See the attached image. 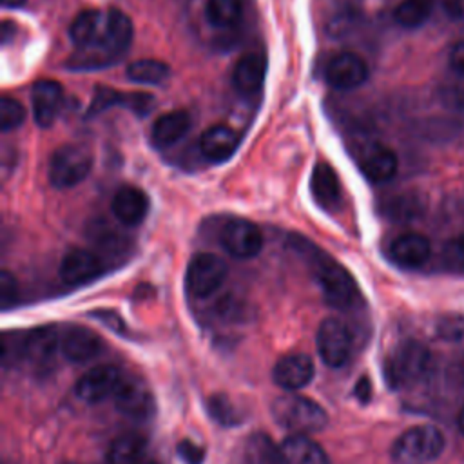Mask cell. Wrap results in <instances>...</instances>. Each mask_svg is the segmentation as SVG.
Segmentation results:
<instances>
[{"label":"cell","mask_w":464,"mask_h":464,"mask_svg":"<svg viewBox=\"0 0 464 464\" xmlns=\"http://www.w3.org/2000/svg\"><path fill=\"white\" fill-rule=\"evenodd\" d=\"M121 373L112 364H100L87 370L76 382V395L80 401L94 404L114 393Z\"/></svg>","instance_id":"11"},{"label":"cell","mask_w":464,"mask_h":464,"mask_svg":"<svg viewBox=\"0 0 464 464\" xmlns=\"http://www.w3.org/2000/svg\"><path fill=\"white\" fill-rule=\"evenodd\" d=\"M314 362L308 355L304 353H290L281 357L274 370H272V377L274 382L286 390V392H295L304 388L312 379H314Z\"/></svg>","instance_id":"16"},{"label":"cell","mask_w":464,"mask_h":464,"mask_svg":"<svg viewBox=\"0 0 464 464\" xmlns=\"http://www.w3.org/2000/svg\"><path fill=\"white\" fill-rule=\"evenodd\" d=\"M317 352L330 368H341L352 353V334L348 326L335 317H326L317 328Z\"/></svg>","instance_id":"8"},{"label":"cell","mask_w":464,"mask_h":464,"mask_svg":"<svg viewBox=\"0 0 464 464\" xmlns=\"http://www.w3.org/2000/svg\"><path fill=\"white\" fill-rule=\"evenodd\" d=\"M67 464H74V462H67Z\"/></svg>","instance_id":"47"},{"label":"cell","mask_w":464,"mask_h":464,"mask_svg":"<svg viewBox=\"0 0 464 464\" xmlns=\"http://www.w3.org/2000/svg\"><path fill=\"white\" fill-rule=\"evenodd\" d=\"M141 464H156V462H141Z\"/></svg>","instance_id":"46"},{"label":"cell","mask_w":464,"mask_h":464,"mask_svg":"<svg viewBox=\"0 0 464 464\" xmlns=\"http://www.w3.org/2000/svg\"><path fill=\"white\" fill-rule=\"evenodd\" d=\"M448 377H450V381H451L455 386L464 388V352L450 364Z\"/></svg>","instance_id":"40"},{"label":"cell","mask_w":464,"mask_h":464,"mask_svg":"<svg viewBox=\"0 0 464 464\" xmlns=\"http://www.w3.org/2000/svg\"><path fill=\"white\" fill-rule=\"evenodd\" d=\"M442 261L450 270L464 272V234L450 239L444 245Z\"/></svg>","instance_id":"36"},{"label":"cell","mask_w":464,"mask_h":464,"mask_svg":"<svg viewBox=\"0 0 464 464\" xmlns=\"http://www.w3.org/2000/svg\"><path fill=\"white\" fill-rule=\"evenodd\" d=\"M190 129V116L185 111H170L161 114L152 123V141L158 147H170L178 143Z\"/></svg>","instance_id":"26"},{"label":"cell","mask_w":464,"mask_h":464,"mask_svg":"<svg viewBox=\"0 0 464 464\" xmlns=\"http://www.w3.org/2000/svg\"><path fill=\"white\" fill-rule=\"evenodd\" d=\"M178 453L185 464H201L205 459V450L192 440H181L178 444Z\"/></svg>","instance_id":"39"},{"label":"cell","mask_w":464,"mask_h":464,"mask_svg":"<svg viewBox=\"0 0 464 464\" xmlns=\"http://www.w3.org/2000/svg\"><path fill=\"white\" fill-rule=\"evenodd\" d=\"M446 446L442 431L433 424H419L402 431L392 446L397 464H430L437 460Z\"/></svg>","instance_id":"4"},{"label":"cell","mask_w":464,"mask_h":464,"mask_svg":"<svg viewBox=\"0 0 464 464\" xmlns=\"http://www.w3.org/2000/svg\"><path fill=\"white\" fill-rule=\"evenodd\" d=\"M96 315L100 317V321H103L112 330H116V328L121 330V321H120V317L116 314H112V312H96Z\"/></svg>","instance_id":"43"},{"label":"cell","mask_w":464,"mask_h":464,"mask_svg":"<svg viewBox=\"0 0 464 464\" xmlns=\"http://www.w3.org/2000/svg\"><path fill=\"white\" fill-rule=\"evenodd\" d=\"M270 413L281 428L299 435L321 431L328 424L323 406L304 395L286 393L277 397L270 406Z\"/></svg>","instance_id":"3"},{"label":"cell","mask_w":464,"mask_h":464,"mask_svg":"<svg viewBox=\"0 0 464 464\" xmlns=\"http://www.w3.org/2000/svg\"><path fill=\"white\" fill-rule=\"evenodd\" d=\"M433 372V355L419 341H402L384 361V375L392 388H410L424 382Z\"/></svg>","instance_id":"2"},{"label":"cell","mask_w":464,"mask_h":464,"mask_svg":"<svg viewBox=\"0 0 464 464\" xmlns=\"http://www.w3.org/2000/svg\"><path fill=\"white\" fill-rule=\"evenodd\" d=\"M357 163L361 172L373 183H384L392 179L399 169L397 154L382 143H370L362 147Z\"/></svg>","instance_id":"14"},{"label":"cell","mask_w":464,"mask_h":464,"mask_svg":"<svg viewBox=\"0 0 464 464\" xmlns=\"http://www.w3.org/2000/svg\"><path fill=\"white\" fill-rule=\"evenodd\" d=\"M112 397L116 408L129 419L149 420L156 411L154 395L141 377L121 375Z\"/></svg>","instance_id":"7"},{"label":"cell","mask_w":464,"mask_h":464,"mask_svg":"<svg viewBox=\"0 0 464 464\" xmlns=\"http://www.w3.org/2000/svg\"><path fill=\"white\" fill-rule=\"evenodd\" d=\"M114 218L125 227L140 225L149 210V198L147 194L132 185H123L114 192L111 203Z\"/></svg>","instance_id":"19"},{"label":"cell","mask_w":464,"mask_h":464,"mask_svg":"<svg viewBox=\"0 0 464 464\" xmlns=\"http://www.w3.org/2000/svg\"><path fill=\"white\" fill-rule=\"evenodd\" d=\"M243 14L241 0H207L205 18L210 25L218 29L234 27Z\"/></svg>","instance_id":"30"},{"label":"cell","mask_w":464,"mask_h":464,"mask_svg":"<svg viewBox=\"0 0 464 464\" xmlns=\"http://www.w3.org/2000/svg\"><path fill=\"white\" fill-rule=\"evenodd\" d=\"M324 80L334 89L350 91L368 80V65L359 54L344 51L330 58L324 67Z\"/></svg>","instance_id":"10"},{"label":"cell","mask_w":464,"mask_h":464,"mask_svg":"<svg viewBox=\"0 0 464 464\" xmlns=\"http://www.w3.org/2000/svg\"><path fill=\"white\" fill-rule=\"evenodd\" d=\"M370 392H372L370 381H368L366 377H361L359 382H357V386H355V395H357V399H359L361 402H366V401L370 399V395H372Z\"/></svg>","instance_id":"42"},{"label":"cell","mask_w":464,"mask_h":464,"mask_svg":"<svg viewBox=\"0 0 464 464\" xmlns=\"http://www.w3.org/2000/svg\"><path fill=\"white\" fill-rule=\"evenodd\" d=\"M388 254L402 268H419L430 259L431 243L420 232H404L390 243Z\"/></svg>","instance_id":"15"},{"label":"cell","mask_w":464,"mask_h":464,"mask_svg":"<svg viewBox=\"0 0 464 464\" xmlns=\"http://www.w3.org/2000/svg\"><path fill=\"white\" fill-rule=\"evenodd\" d=\"M207 411H208V415H210L216 422H219V424H223V426H234V424H239V422H241V413H239V410H237L225 395H219V393L208 397V401H207Z\"/></svg>","instance_id":"32"},{"label":"cell","mask_w":464,"mask_h":464,"mask_svg":"<svg viewBox=\"0 0 464 464\" xmlns=\"http://www.w3.org/2000/svg\"><path fill=\"white\" fill-rule=\"evenodd\" d=\"M125 105L134 114L147 116L152 111V107H154V98L150 94H147V92H130V94H127Z\"/></svg>","instance_id":"38"},{"label":"cell","mask_w":464,"mask_h":464,"mask_svg":"<svg viewBox=\"0 0 464 464\" xmlns=\"http://www.w3.org/2000/svg\"><path fill=\"white\" fill-rule=\"evenodd\" d=\"M132 42V22L130 18L112 7L105 13V27H103V36H102V44L98 47H94L92 51H98L100 54H103L107 60L109 56H116L121 54Z\"/></svg>","instance_id":"17"},{"label":"cell","mask_w":464,"mask_h":464,"mask_svg":"<svg viewBox=\"0 0 464 464\" xmlns=\"http://www.w3.org/2000/svg\"><path fill=\"white\" fill-rule=\"evenodd\" d=\"M457 426H459L460 433L464 435V406L460 408V411H459V415H457Z\"/></svg>","instance_id":"44"},{"label":"cell","mask_w":464,"mask_h":464,"mask_svg":"<svg viewBox=\"0 0 464 464\" xmlns=\"http://www.w3.org/2000/svg\"><path fill=\"white\" fill-rule=\"evenodd\" d=\"M147 451V440L138 433H125L112 440L109 448V464H141Z\"/></svg>","instance_id":"27"},{"label":"cell","mask_w":464,"mask_h":464,"mask_svg":"<svg viewBox=\"0 0 464 464\" xmlns=\"http://www.w3.org/2000/svg\"><path fill=\"white\" fill-rule=\"evenodd\" d=\"M60 352L67 361L83 364L103 352V341L98 334L83 326H71L60 335Z\"/></svg>","instance_id":"12"},{"label":"cell","mask_w":464,"mask_h":464,"mask_svg":"<svg viewBox=\"0 0 464 464\" xmlns=\"http://www.w3.org/2000/svg\"><path fill=\"white\" fill-rule=\"evenodd\" d=\"M25 120V111L14 98L4 96L0 100V127L4 132L18 129Z\"/></svg>","instance_id":"33"},{"label":"cell","mask_w":464,"mask_h":464,"mask_svg":"<svg viewBox=\"0 0 464 464\" xmlns=\"http://www.w3.org/2000/svg\"><path fill=\"white\" fill-rule=\"evenodd\" d=\"M219 243L232 257L250 259L261 252L263 234L252 221L232 218L221 227Z\"/></svg>","instance_id":"9"},{"label":"cell","mask_w":464,"mask_h":464,"mask_svg":"<svg viewBox=\"0 0 464 464\" xmlns=\"http://www.w3.org/2000/svg\"><path fill=\"white\" fill-rule=\"evenodd\" d=\"M56 350H60V335L54 328H38L24 335L22 357H25L31 364H47Z\"/></svg>","instance_id":"23"},{"label":"cell","mask_w":464,"mask_h":464,"mask_svg":"<svg viewBox=\"0 0 464 464\" xmlns=\"http://www.w3.org/2000/svg\"><path fill=\"white\" fill-rule=\"evenodd\" d=\"M295 248L306 257L312 266V272L321 286L324 301L339 310H348L359 301V288L352 274L339 265L335 259L326 256L306 237H297L294 241Z\"/></svg>","instance_id":"1"},{"label":"cell","mask_w":464,"mask_h":464,"mask_svg":"<svg viewBox=\"0 0 464 464\" xmlns=\"http://www.w3.org/2000/svg\"><path fill=\"white\" fill-rule=\"evenodd\" d=\"M450 65L457 74L464 76V40L459 42L457 45H453V49L450 53Z\"/></svg>","instance_id":"41"},{"label":"cell","mask_w":464,"mask_h":464,"mask_svg":"<svg viewBox=\"0 0 464 464\" xmlns=\"http://www.w3.org/2000/svg\"><path fill=\"white\" fill-rule=\"evenodd\" d=\"M286 464H330L324 450L308 435L292 433L281 444Z\"/></svg>","instance_id":"24"},{"label":"cell","mask_w":464,"mask_h":464,"mask_svg":"<svg viewBox=\"0 0 464 464\" xmlns=\"http://www.w3.org/2000/svg\"><path fill=\"white\" fill-rule=\"evenodd\" d=\"M125 74L134 83L158 85V83H163L170 76V69L161 60L141 58V60H136L130 65H127Z\"/></svg>","instance_id":"29"},{"label":"cell","mask_w":464,"mask_h":464,"mask_svg":"<svg viewBox=\"0 0 464 464\" xmlns=\"http://www.w3.org/2000/svg\"><path fill=\"white\" fill-rule=\"evenodd\" d=\"M437 335L448 343H459L464 339V315L444 314L437 321Z\"/></svg>","instance_id":"35"},{"label":"cell","mask_w":464,"mask_h":464,"mask_svg":"<svg viewBox=\"0 0 464 464\" xmlns=\"http://www.w3.org/2000/svg\"><path fill=\"white\" fill-rule=\"evenodd\" d=\"M18 297V285L16 279L11 272L2 270L0 272V301L4 308H9L11 304H14Z\"/></svg>","instance_id":"37"},{"label":"cell","mask_w":464,"mask_h":464,"mask_svg":"<svg viewBox=\"0 0 464 464\" xmlns=\"http://www.w3.org/2000/svg\"><path fill=\"white\" fill-rule=\"evenodd\" d=\"M310 190L315 203L324 210L334 212L341 207V201H343L341 183L330 163L326 161L315 163L310 178Z\"/></svg>","instance_id":"20"},{"label":"cell","mask_w":464,"mask_h":464,"mask_svg":"<svg viewBox=\"0 0 464 464\" xmlns=\"http://www.w3.org/2000/svg\"><path fill=\"white\" fill-rule=\"evenodd\" d=\"M102 259L87 248H71L60 261V277L71 286L92 281L102 274Z\"/></svg>","instance_id":"13"},{"label":"cell","mask_w":464,"mask_h":464,"mask_svg":"<svg viewBox=\"0 0 464 464\" xmlns=\"http://www.w3.org/2000/svg\"><path fill=\"white\" fill-rule=\"evenodd\" d=\"M433 5L435 0H401L393 11V18L399 25L413 29L428 20Z\"/></svg>","instance_id":"31"},{"label":"cell","mask_w":464,"mask_h":464,"mask_svg":"<svg viewBox=\"0 0 464 464\" xmlns=\"http://www.w3.org/2000/svg\"><path fill=\"white\" fill-rule=\"evenodd\" d=\"M125 102H127L125 92H118L111 87H98L94 96H92V102L89 105L87 116H96V114L107 111L112 105H125Z\"/></svg>","instance_id":"34"},{"label":"cell","mask_w":464,"mask_h":464,"mask_svg":"<svg viewBox=\"0 0 464 464\" xmlns=\"http://www.w3.org/2000/svg\"><path fill=\"white\" fill-rule=\"evenodd\" d=\"M92 167V154L87 147L67 143L58 147L49 161V181L56 188H71L82 183Z\"/></svg>","instance_id":"5"},{"label":"cell","mask_w":464,"mask_h":464,"mask_svg":"<svg viewBox=\"0 0 464 464\" xmlns=\"http://www.w3.org/2000/svg\"><path fill=\"white\" fill-rule=\"evenodd\" d=\"M63 89L54 80H40L31 91L33 118L38 127H51L62 109Z\"/></svg>","instance_id":"18"},{"label":"cell","mask_w":464,"mask_h":464,"mask_svg":"<svg viewBox=\"0 0 464 464\" xmlns=\"http://www.w3.org/2000/svg\"><path fill=\"white\" fill-rule=\"evenodd\" d=\"M227 276L228 266L219 256L210 252H199L188 261L185 285L194 297H208L218 288H221Z\"/></svg>","instance_id":"6"},{"label":"cell","mask_w":464,"mask_h":464,"mask_svg":"<svg viewBox=\"0 0 464 464\" xmlns=\"http://www.w3.org/2000/svg\"><path fill=\"white\" fill-rule=\"evenodd\" d=\"M246 464H286L283 450L266 435L254 433L245 446Z\"/></svg>","instance_id":"28"},{"label":"cell","mask_w":464,"mask_h":464,"mask_svg":"<svg viewBox=\"0 0 464 464\" xmlns=\"http://www.w3.org/2000/svg\"><path fill=\"white\" fill-rule=\"evenodd\" d=\"M105 27V13L85 9L78 13L69 27V36L78 49H94L102 44Z\"/></svg>","instance_id":"21"},{"label":"cell","mask_w":464,"mask_h":464,"mask_svg":"<svg viewBox=\"0 0 464 464\" xmlns=\"http://www.w3.org/2000/svg\"><path fill=\"white\" fill-rule=\"evenodd\" d=\"M237 143V132L227 125H212L199 136V150L212 163L228 160L236 152Z\"/></svg>","instance_id":"22"},{"label":"cell","mask_w":464,"mask_h":464,"mask_svg":"<svg viewBox=\"0 0 464 464\" xmlns=\"http://www.w3.org/2000/svg\"><path fill=\"white\" fill-rule=\"evenodd\" d=\"M25 0H2V5L4 7H18L22 5Z\"/></svg>","instance_id":"45"},{"label":"cell","mask_w":464,"mask_h":464,"mask_svg":"<svg viewBox=\"0 0 464 464\" xmlns=\"http://www.w3.org/2000/svg\"><path fill=\"white\" fill-rule=\"evenodd\" d=\"M265 80V62L259 54H245L241 56L232 71V85L237 92L250 96L257 92Z\"/></svg>","instance_id":"25"}]
</instances>
